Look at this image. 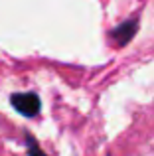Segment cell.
Instances as JSON below:
<instances>
[{
	"instance_id": "cell-1",
	"label": "cell",
	"mask_w": 154,
	"mask_h": 156,
	"mask_svg": "<svg viewBox=\"0 0 154 156\" xmlns=\"http://www.w3.org/2000/svg\"><path fill=\"white\" fill-rule=\"evenodd\" d=\"M10 105L18 111L20 115L32 119L40 113L42 109V101H40V95L34 91H26V93H12L10 95Z\"/></svg>"
},
{
	"instance_id": "cell-3",
	"label": "cell",
	"mask_w": 154,
	"mask_h": 156,
	"mask_svg": "<svg viewBox=\"0 0 154 156\" xmlns=\"http://www.w3.org/2000/svg\"><path fill=\"white\" fill-rule=\"evenodd\" d=\"M24 138H26V144H28V154H30V156H47V154L44 152L42 148H40L38 140H36V138L32 136L30 133H26V134H24Z\"/></svg>"
},
{
	"instance_id": "cell-2",
	"label": "cell",
	"mask_w": 154,
	"mask_h": 156,
	"mask_svg": "<svg viewBox=\"0 0 154 156\" xmlns=\"http://www.w3.org/2000/svg\"><path fill=\"white\" fill-rule=\"evenodd\" d=\"M136 30H138V16H132V18L124 20L123 24H119L117 28H113L111 30V40L119 48H124L132 38H135Z\"/></svg>"
}]
</instances>
